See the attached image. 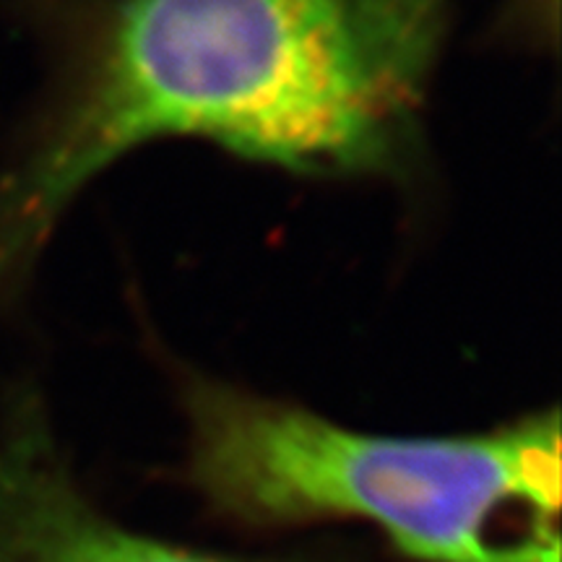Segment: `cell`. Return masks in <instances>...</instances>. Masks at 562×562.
I'll return each mask as SVG.
<instances>
[{
  "instance_id": "cell-1",
  "label": "cell",
  "mask_w": 562,
  "mask_h": 562,
  "mask_svg": "<svg viewBox=\"0 0 562 562\" xmlns=\"http://www.w3.org/2000/svg\"><path fill=\"white\" fill-rule=\"evenodd\" d=\"M451 0H70L60 70L0 175V300L97 175L203 138L323 178L398 175Z\"/></svg>"
},
{
  "instance_id": "cell-2",
  "label": "cell",
  "mask_w": 562,
  "mask_h": 562,
  "mask_svg": "<svg viewBox=\"0 0 562 562\" xmlns=\"http://www.w3.org/2000/svg\"><path fill=\"white\" fill-rule=\"evenodd\" d=\"M188 480L252 529L355 521L414 562H560L558 409L490 432L398 438L214 378L182 383Z\"/></svg>"
},
{
  "instance_id": "cell-3",
  "label": "cell",
  "mask_w": 562,
  "mask_h": 562,
  "mask_svg": "<svg viewBox=\"0 0 562 562\" xmlns=\"http://www.w3.org/2000/svg\"><path fill=\"white\" fill-rule=\"evenodd\" d=\"M0 562H294L216 554L151 537L83 490L37 398L0 412Z\"/></svg>"
},
{
  "instance_id": "cell-4",
  "label": "cell",
  "mask_w": 562,
  "mask_h": 562,
  "mask_svg": "<svg viewBox=\"0 0 562 562\" xmlns=\"http://www.w3.org/2000/svg\"><path fill=\"white\" fill-rule=\"evenodd\" d=\"M521 5L539 30H544V26H550L552 32L558 30L560 0H521Z\"/></svg>"
}]
</instances>
